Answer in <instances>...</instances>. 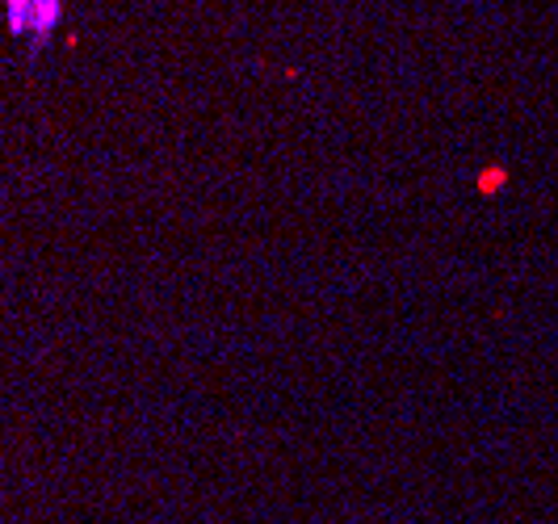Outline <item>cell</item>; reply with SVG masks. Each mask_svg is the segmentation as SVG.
Listing matches in <instances>:
<instances>
[{"label": "cell", "mask_w": 558, "mask_h": 524, "mask_svg": "<svg viewBox=\"0 0 558 524\" xmlns=\"http://www.w3.org/2000/svg\"><path fill=\"white\" fill-rule=\"evenodd\" d=\"M59 13H63V4L59 0H34L29 4V34H34V42H47L51 38V29L59 26Z\"/></svg>", "instance_id": "cell-1"}, {"label": "cell", "mask_w": 558, "mask_h": 524, "mask_svg": "<svg viewBox=\"0 0 558 524\" xmlns=\"http://www.w3.org/2000/svg\"><path fill=\"white\" fill-rule=\"evenodd\" d=\"M504 181V172H487V176H483V190H492V185H500Z\"/></svg>", "instance_id": "cell-2"}]
</instances>
